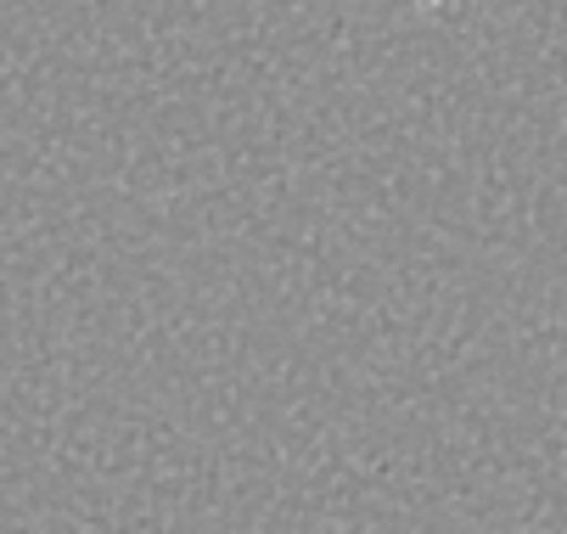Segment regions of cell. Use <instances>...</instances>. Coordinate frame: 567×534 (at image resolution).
<instances>
[{
    "label": "cell",
    "instance_id": "6da1fadb",
    "mask_svg": "<svg viewBox=\"0 0 567 534\" xmlns=\"http://www.w3.org/2000/svg\"><path fill=\"white\" fill-rule=\"evenodd\" d=\"M411 7H422V12H433V7H439V0H411Z\"/></svg>",
    "mask_w": 567,
    "mask_h": 534
}]
</instances>
